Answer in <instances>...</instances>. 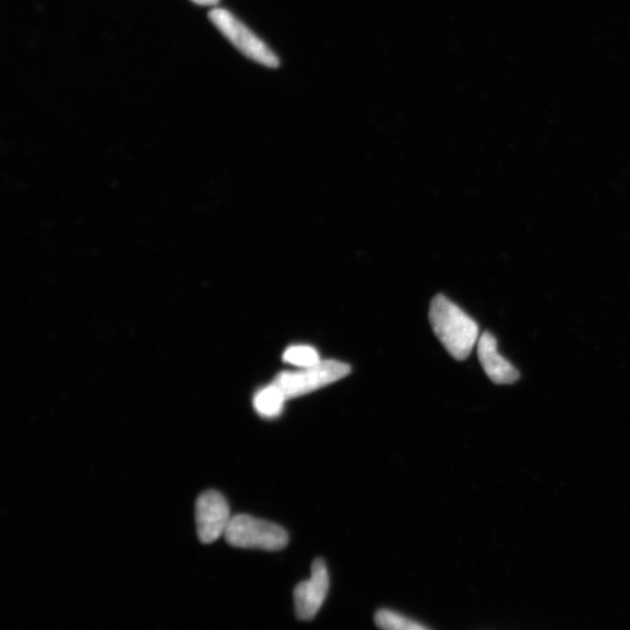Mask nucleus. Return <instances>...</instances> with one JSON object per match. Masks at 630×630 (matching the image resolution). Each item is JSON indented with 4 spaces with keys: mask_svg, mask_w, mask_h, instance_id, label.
<instances>
[{
    "mask_svg": "<svg viewBox=\"0 0 630 630\" xmlns=\"http://www.w3.org/2000/svg\"><path fill=\"white\" fill-rule=\"evenodd\" d=\"M429 317L442 346L455 360H466L480 338L478 323L442 295L432 299Z\"/></svg>",
    "mask_w": 630,
    "mask_h": 630,
    "instance_id": "1",
    "label": "nucleus"
},
{
    "mask_svg": "<svg viewBox=\"0 0 630 630\" xmlns=\"http://www.w3.org/2000/svg\"><path fill=\"white\" fill-rule=\"evenodd\" d=\"M347 364L321 360L319 364L296 371L280 372L274 383L281 388L287 400L301 397L313 391L345 379L350 373Z\"/></svg>",
    "mask_w": 630,
    "mask_h": 630,
    "instance_id": "2",
    "label": "nucleus"
},
{
    "mask_svg": "<svg viewBox=\"0 0 630 630\" xmlns=\"http://www.w3.org/2000/svg\"><path fill=\"white\" fill-rule=\"evenodd\" d=\"M225 537L235 548L268 551L282 550L288 543L282 526L249 515L231 518Z\"/></svg>",
    "mask_w": 630,
    "mask_h": 630,
    "instance_id": "3",
    "label": "nucleus"
},
{
    "mask_svg": "<svg viewBox=\"0 0 630 630\" xmlns=\"http://www.w3.org/2000/svg\"><path fill=\"white\" fill-rule=\"evenodd\" d=\"M211 22L247 58L269 68H277L278 56L257 34L227 10L210 12Z\"/></svg>",
    "mask_w": 630,
    "mask_h": 630,
    "instance_id": "4",
    "label": "nucleus"
},
{
    "mask_svg": "<svg viewBox=\"0 0 630 630\" xmlns=\"http://www.w3.org/2000/svg\"><path fill=\"white\" fill-rule=\"evenodd\" d=\"M197 531L204 544H210L225 535L230 523L227 500L215 490L201 494L195 507Z\"/></svg>",
    "mask_w": 630,
    "mask_h": 630,
    "instance_id": "5",
    "label": "nucleus"
},
{
    "mask_svg": "<svg viewBox=\"0 0 630 630\" xmlns=\"http://www.w3.org/2000/svg\"><path fill=\"white\" fill-rule=\"evenodd\" d=\"M330 574L325 561L316 559L309 581L300 583L294 594L298 619L312 620L328 597Z\"/></svg>",
    "mask_w": 630,
    "mask_h": 630,
    "instance_id": "6",
    "label": "nucleus"
},
{
    "mask_svg": "<svg viewBox=\"0 0 630 630\" xmlns=\"http://www.w3.org/2000/svg\"><path fill=\"white\" fill-rule=\"evenodd\" d=\"M480 364L492 383L514 384L521 378L520 371L499 353L498 340L485 332L478 342Z\"/></svg>",
    "mask_w": 630,
    "mask_h": 630,
    "instance_id": "7",
    "label": "nucleus"
},
{
    "mask_svg": "<svg viewBox=\"0 0 630 630\" xmlns=\"http://www.w3.org/2000/svg\"><path fill=\"white\" fill-rule=\"evenodd\" d=\"M287 401L283 391L274 382L261 389L253 397V406L264 418H276L283 413Z\"/></svg>",
    "mask_w": 630,
    "mask_h": 630,
    "instance_id": "8",
    "label": "nucleus"
},
{
    "mask_svg": "<svg viewBox=\"0 0 630 630\" xmlns=\"http://www.w3.org/2000/svg\"><path fill=\"white\" fill-rule=\"evenodd\" d=\"M283 361L300 368H309L321 361L318 350L311 346L296 345L283 354Z\"/></svg>",
    "mask_w": 630,
    "mask_h": 630,
    "instance_id": "9",
    "label": "nucleus"
},
{
    "mask_svg": "<svg viewBox=\"0 0 630 630\" xmlns=\"http://www.w3.org/2000/svg\"><path fill=\"white\" fill-rule=\"evenodd\" d=\"M375 621L382 630H429L396 611L387 609L380 610L375 617Z\"/></svg>",
    "mask_w": 630,
    "mask_h": 630,
    "instance_id": "10",
    "label": "nucleus"
},
{
    "mask_svg": "<svg viewBox=\"0 0 630 630\" xmlns=\"http://www.w3.org/2000/svg\"><path fill=\"white\" fill-rule=\"evenodd\" d=\"M192 2H194L195 4H199V5L210 7V5L217 4L218 0H192Z\"/></svg>",
    "mask_w": 630,
    "mask_h": 630,
    "instance_id": "11",
    "label": "nucleus"
}]
</instances>
